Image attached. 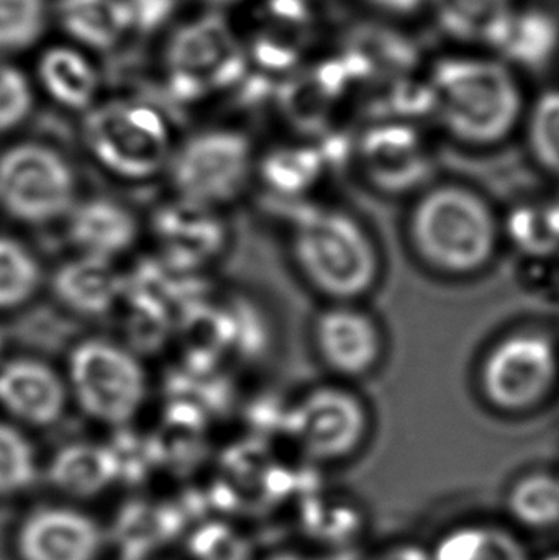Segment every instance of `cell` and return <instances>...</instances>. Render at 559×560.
Returning <instances> with one entry per match:
<instances>
[{
	"mask_svg": "<svg viewBox=\"0 0 559 560\" xmlns=\"http://www.w3.org/2000/svg\"><path fill=\"white\" fill-rule=\"evenodd\" d=\"M68 384L36 359H16L0 369V405L32 427L55 424L68 404Z\"/></svg>",
	"mask_w": 559,
	"mask_h": 560,
	"instance_id": "7c38bea8",
	"label": "cell"
},
{
	"mask_svg": "<svg viewBox=\"0 0 559 560\" xmlns=\"http://www.w3.org/2000/svg\"><path fill=\"white\" fill-rule=\"evenodd\" d=\"M318 358L338 377L361 378L383 361V326L360 302L330 303L315 319Z\"/></svg>",
	"mask_w": 559,
	"mask_h": 560,
	"instance_id": "30bf717a",
	"label": "cell"
},
{
	"mask_svg": "<svg viewBox=\"0 0 559 560\" xmlns=\"http://www.w3.org/2000/svg\"><path fill=\"white\" fill-rule=\"evenodd\" d=\"M59 302L84 316L107 313L120 295V278L108 259L79 255L62 265L53 278Z\"/></svg>",
	"mask_w": 559,
	"mask_h": 560,
	"instance_id": "ac0fdd59",
	"label": "cell"
},
{
	"mask_svg": "<svg viewBox=\"0 0 559 560\" xmlns=\"http://www.w3.org/2000/svg\"><path fill=\"white\" fill-rule=\"evenodd\" d=\"M427 7L446 35L489 46L515 3L514 0H429Z\"/></svg>",
	"mask_w": 559,
	"mask_h": 560,
	"instance_id": "44dd1931",
	"label": "cell"
},
{
	"mask_svg": "<svg viewBox=\"0 0 559 560\" xmlns=\"http://www.w3.org/2000/svg\"><path fill=\"white\" fill-rule=\"evenodd\" d=\"M209 210L183 200V206L161 215V238L173 256L197 262L216 252L220 232Z\"/></svg>",
	"mask_w": 559,
	"mask_h": 560,
	"instance_id": "7402d4cb",
	"label": "cell"
},
{
	"mask_svg": "<svg viewBox=\"0 0 559 560\" xmlns=\"http://www.w3.org/2000/svg\"><path fill=\"white\" fill-rule=\"evenodd\" d=\"M75 176L68 161L43 144H19L0 158V206L26 225L66 219L75 206Z\"/></svg>",
	"mask_w": 559,
	"mask_h": 560,
	"instance_id": "52a82bcc",
	"label": "cell"
},
{
	"mask_svg": "<svg viewBox=\"0 0 559 560\" xmlns=\"http://www.w3.org/2000/svg\"><path fill=\"white\" fill-rule=\"evenodd\" d=\"M318 161L308 150H279L263 163V176L271 189L298 194L317 176Z\"/></svg>",
	"mask_w": 559,
	"mask_h": 560,
	"instance_id": "4316f807",
	"label": "cell"
},
{
	"mask_svg": "<svg viewBox=\"0 0 559 560\" xmlns=\"http://www.w3.org/2000/svg\"><path fill=\"white\" fill-rule=\"evenodd\" d=\"M354 560H430L429 552L423 545L412 541L393 542L376 549L373 555L363 556Z\"/></svg>",
	"mask_w": 559,
	"mask_h": 560,
	"instance_id": "4dcf8cb0",
	"label": "cell"
},
{
	"mask_svg": "<svg viewBox=\"0 0 559 560\" xmlns=\"http://www.w3.org/2000/svg\"><path fill=\"white\" fill-rule=\"evenodd\" d=\"M66 230L79 255L108 259L128 252L138 236L133 213L110 199L75 202L66 217Z\"/></svg>",
	"mask_w": 559,
	"mask_h": 560,
	"instance_id": "9a60e30c",
	"label": "cell"
},
{
	"mask_svg": "<svg viewBox=\"0 0 559 560\" xmlns=\"http://www.w3.org/2000/svg\"><path fill=\"white\" fill-rule=\"evenodd\" d=\"M43 22L45 0H0V51L32 43Z\"/></svg>",
	"mask_w": 559,
	"mask_h": 560,
	"instance_id": "f1b7e54d",
	"label": "cell"
},
{
	"mask_svg": "<svg viewBox=\"0 0 559 560\" xmlns=\"http://www.w3.org/2000/svg\"><path fill=\"white\" fill-rule=\"evenodd\" d=\"M118 474V460L107 447L74 443L62 447L49 464V480L72 497H92L107 489Z\"/></svg>",
	"mask_w": 559,
	"mask_h": 560,
	"instance_id": "d6986e66",
	"label": "cell"
},
{
	"mask_svg": "<svg viewBox=\"0 0 559 560\" xmlns=\"http://www.w3.org/2000/svg\"><path fill=\"white\" fill-rule=\"evenodd\" d=\"M557 470H558V474H559V467H558V469H557Z\"/></svg>",
	"mask_w": 559,
	"mask_h": 560,
	"instance_id": "d590c367",
	"label": "cell"
},
{
	"mask_svg": "<svg viewBox=\"0 0 559 560\" xmlns=\"http://www.w3.org/2000/svg\"><path fill=\"white\" fill-rule=\"evenodd\" d=\"M36 477L35 451L16 428L0 421V495L28 489Z\"/></svg>",
	"mask_w": 559,
	"mask_h": 560,
	"instance_id": "484cf974",
	"label": "cell"
},
{
	"mask_svg": "<svg viewBox=\"0 0 559 560\" xmlns=\"http://www.w3.org/2000/svg\"><path fill=\"white\" fill-rule=\"evenodd\" d=\"M558 385V342L540 329H517L501 336L479 362L482 400L508 417L537 410L554 397Z\"/></svg>",
	"mask_w": 559,
	"mask_h": 560,
	"instance_id": "277c9868",
	"label": "cell"
},
{
	"mask_svg": "<svg viewBox=\"0 0 559 560\" xmlns=\"http://www.w3.org/2000/svg\"><path fill=\"white\" fill-rule=\"evenodd\" d=\"M19 549L23 560H95L101 532L74 510H39L23 523Z\"/></svg>",
	"mask_w": 559,
	"mask_h": 560,
	"instance_id": "4fadbf2b",
	"label": "cell"
},
{
	"mask_svg": "<svg viewBox=\"0 0 559 560\" xmlns=\"http://www.w3.org/2000/svg\"><path fill=\"white\" fill-rule=\"evenodd\" d=\"M501 61L524 69H540L555 58L559 48V23L540 9L515 7L489 43Z\"/></svg>",
	"mask_w": 559,
	"mask_h": 560,
	"instance_id": "e0dca14e",
	"label": "cell"
},
{
	"mask_svg": "<svg viewBox=\"0 0 559 560\" xmlns=\"http://www.w3.org/2000/svg\"><path fill=\"white\" fill-rule=\"evenodd\" d=\"M366 2L391 15H412L422 7L429 5V0H366Z\"/></svg>",
	"mask_w": 559,
	"mask_h": 560,
	"instance_id": "d6a6232c",
	"label": "cell"
},
{
	"mask_svg": "<svg viewBox=\"0 0 559 560\" xmlns=\"http://www.w3.org/2000/svg\"><path fill=\"white\" fill-rule=\"evenodd\" d=\"M252 171V148L235 131H209L187 141L171 161V179L184 202L212 209L242 194Z\"/></svg>",
	"mask_w": 559,
	"mask_h": 560,
	"instance_id": "ba28073f",
	"label": "cell"
},
{
	"mask_svg": "<svg viewBox=\"0 0 559 560\" xmlns=\"http://www.w3.org/2000/svg\"><path fill=\"white\" fill-rule=\"evenodd\" d=\"M407 238L430 271L471 278L498 256L504 222L479 190L462 183L433 184L410 207Z\"/></svg>",
	"mask_w": 559,
	"mask_h": 560,
	"instance_id": "6da1fadb",
	"label": "cell"
},
{
	"mask_svg": "<svg viewBox=\"0 0 559 560\" xmlns=\"http://www.w3.org/2000/svg\"><path fill=\"white\" fill-rule=\"evenodd\" d=\"M42 282L35 256L10 238H0V310L28 302Z\"/></svg>",
	"mask_w": 559,
	"mask_h": 560,
	"instance_id": "d4e9b609",
	"label": "cell"
},
{
	"mask_svg": "<svg viewBox=\"0 0 559 560\" xmlns=\"http://www.w3.org/2000/svg\"><path fill=\"white\" fill-rule=\"evenodd\" d=\"M512 233L519 245L534 253L551 252L559 245V202L551 206L519 209L504 230Z\"/></svg>",
	"mask_w": 559,
	"mask_h": 560,
	"instance_id": "83f0119b",
	"label": "cell"
},
{
	"mask_svg": "<svg viewBox=\"0 0 559 560\" xmlns=\"http://www.w3.org/2000/svg\"><path fill=\"white\" fill-rule=\"evenodd\" d=\"M68 387L92 420L121 424L140 411L147 397V375L124 346L107 339H85L69 358Z\"/></svg>",
	"mask_w": 559,
	"mask_h": 560,
	"instance_id": "5b68a950",
	"label": "cell"
},
{
	"mask_svg": "<svg viewBox=\"0 0 559 560\" xmlns=\"http://www.w3.org/2000/svg\"><path fill=\"white\" fill-rule=\"evenodd\" d=\"M256 56L268 68H286L294 59V52L291 49L286 48L281 43L271 42V39L258 43Z\"/></svg>",
	"mask_w": 559,
	"mask_h": 560,
	"instance_id": "1f68e13d",
	"label": "cell"
},
{
	"mask_svg": "<svg viewBox=\"0 0 559 560\" xmlns=\"http://www.w3.org/2000/svg\"><path fill=\"white\" fill-rule=\"evenodd\" d=\"M502 520L528 539L559 535L558 470L519 474L502 493Z\"/></svg>",
	"mask_w": 559,
	"mask_h": 560,
	"instance_id": "2e32d148",
	"label": "cell"
},
{
	"mask_svg": "<svg viewBox=\"0 0 559 560\" xmlns=\"http://www.w3.org/2000/svg\"><path fill=\"white\" fill-rule=\"evenodd\" d=\"M292 255L305 280L330 303L361 302L380 283V246L360 219L315 209L292 230Z\"/></svg>",
	"mask_w": 559,
	"mask_h": 560,
	"instance_id": "3957f363",
	"label": "cell"
},
{
	"mask_svg": "<svg viewBox=\"0 0 559 560\" xmlns=\"http://www.w3.org/2000/svg\"><path fill=\"white\" fill-rule=\"evenodd\" d=\"M269 560H311V559L302 558V556L284 555V556H279V558H272Z\"/></svg>",
	"mask_w": 559,
	"mask_h": 560,
	"instance_id": "e575fe53",
	"label": "cell"
},
{
	"mask_svg": "<svg viewBox=\"0 0 559 560\" xmlns=\"http://www.w3.org/2000/svg\"><path fill=\"white\" fill-rule=\"evenodd\" d=\"M534 560H559V548L550 549L540 556H534Z\"/></svg>",
	"mask_w": 559,
	"mask_h": 560,
	"instance_id": "836d02e7",
	"label": "cell"
},
{
	"mask_svg": "<svg viewBox=\"0 0 559 560\" xmlns=\"http://www.w3.org/2000/svg\"><path fill=\"white\" fill-rule=\"evenodd\" d=\"M42 78L48 91L68 107H85L97 91L94 69L69 49H53L43 58Z\"/></svg>",
	"mask_w": 559,
	"mask_h": 560,
	"instance_id": "603a6c76",
	"label": "cell"
},
{
	"mask_svg": "<svg viewBox=\"0 0 559 560\" xmlns=\"http://www.w3.org/2000/svg\"><path fill=\"white\" fill-rule=\"evenodd\" d=\"M170 65L176 84L187 92L233 81L243 68L232 33L217 16L200 20L177 33L171 43Z\"/></svg>",
	"mask_w": 559,
	"mask_h": 560,
	"instance_id": "8fae6325",
	"label": "cell"
},
{
	"mask_svg": "<svg viewBox=\"0 0 559 560\" xmlns=\"http://www.w3.org/2000/svg\"><path fill=\"white\" fill-rule=\"evenodd\" d=\"M525 135L535 163L559 180V89L538 95L525 117Z\"/></svg>",
	"mask_w": 559,
	"mask_h": 560,
	"instance_id": "cb8c5ba5",
	"label": "cell"
},
{
	"mask_svg": "<svg viewBox=\"0 0 559 560\" xmlns=\"http://www.w3.org/2000/svg\"><path fill=\"white\" fill-rule=\"evenodd\" d=\"M85 144L102 167L121 179H148L170 161L166 124L143 105H105L89 115Z\"/></svg>",
	"mask_w": 559,
	"mask_h": 560,
	"instance_id": "8992f818",
	"label": "cell"
},
{
	"mask_svg": "<svg viewBox=\"0 0 559 560\" xmlns=\"http://www.w3.org/2000/svg\"><path fill=\"white\" fill-rule=\"evenodd\" d=\"M32 105L28 82L16 69L0 65V131L16 127Z\"/></svg>",
	"mask_w": 559,
	"mask_h": 560,
	"instance_id": "f546056e",
	"label": "cell"
},
{
	"mask_svg": "<svg viewBox=\"0 0 559 560\" xmlns=\"http://www.w3.org/2000/svg\"><path fill=\"white\" fill-rule=\"evenodd\" d=\"M430 92L443 130L466 147L502 143L524 115L521 88L501 59H442L433 69Z\"/></svg>",
	"mask_w": 559,
	"mask_h": 560,
	"instance_id": "7a4b0ae2",
	"label": "cell"
},
{
	"mask_svg": "<svg viewBox=\"0 0 559 560\" xmlns=\"http://www.w3.org/2000/svg\"><path fill=\"white\" fill-rule=\"evenodd\" d=\"M59 19L85 45L108 48L124 35L133 12L121 0H61Z\"/></svg>",
	"mask_w": 559,
	"mask_h": 560,
	"instance_id": "ffe728a7",
	"label": "cell"
},
{
	"mask_svg": "<svg viewBox=\"0 0 559 560\" xmlns=\"http://www.w3.org/2000/svg\"><path fill=\"white\" fill-rule=\"evenodd\" d=\"M430 560H534L528 539L504 520H459L426 546Z\"/></svg>",
	"mask_w": 559,
	"mask_h": 560,
	"instance_id": "5bb4252c",
	"label": "cell"
},
{
	"mask_svg": "<svg viewBox=\"0 0 559 560\" xmlns=\"http://www.w3.org/2000/svg\"><path fill=\"white\" fill-rule=\"evenodd\" d=\"M291 430L312 459L341 463L363 450L371 417L363 398L350 388L322 385L295 405Z\"/></svg>",
	"mask_w": 559,
	"mask_h": 560,
	"instance_id": "9c48e42d",
	"label": "cell"
}]
</instances>
